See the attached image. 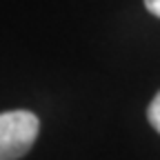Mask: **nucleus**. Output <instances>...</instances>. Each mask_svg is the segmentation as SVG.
<instances>
[{"instance_id": "obj_3", "label": "nucleus", "mask_w": 160, "mask_h": 160, "mask_svg": "<svg viewBox=\"0 0 160 160\" xmlns=\"http://www.w3.org/2000/svg\"><path fill=\"white\" fill-rule=\"evenodd\" d=\"M145 7L149 13H153L156 18H160V0H145Z\"/></svg>"}, {"instance_id": "obj_2", "label": "nucleus", "mask_w": 160, "mask_h": 160, "mask_svg": "<svg viewBox=\"0 0 160 160\" xmlns=\"http://www.w3.org/2000/svg\"><path fill=\"white\" fill-rule=\"evenodd\" d=\"M147 118H149L151 127L160 133V91H158L156 98L151 100V105H149V109H147Z\"/></svg>"}, {"instance_id": "obj_1", "label": "nucleus", "mask_w": 160, "mask_h": 160, "mask_svg": "<svg viewBox=\"0 0 160 160\" xmlns=\"http://www.w3.org/2000/svg\"><path fill=\"white\" fill-rule=\"evenodd\" d=\"M40 120L27 109H13L0 113V160L22 158L36 142Z\"/></svg>"}]
</instances>
